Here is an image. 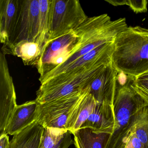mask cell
<instances>
[{
  "label": "cell",
  "instance_id": "cell-1",
  "mask_svg": "<svg viewBox=\"0 0 148 148\" xmlns=\"http://www.w3.org/2000/svg\"><path fill=\"white\" fill-rule=\"evenodd\" d=\"M112 62L118 72L136 77L148 71V29L128 27L114 41Z\"/></svg>",
  "mask_w": 148,
  "mask_h": 148
},
{
  "label": "cell",
  "instance_id": "cell-2",
  "mask_svg": "<svg viewBox=\"0 0 148 148\" xmlns=\"http://www.w3.org/2000/svg\"><path fill=\"white\" fill-rule=\"evenodd\" d=\"M127 27L125 18L112 21L107 14L88 17L75 30L79 38V49L65 63L46 74L40 79L41 82L57 76L73 61L99 46L113 42L118 34Z\"/></svg>",
  "mask_w": 148,
  "mask_h": 148
},
{
  "label": "cell",
  "instance_id": "cell-3",
  "mask_svg": "<svg viewBox=\"0 0 148 148\" xmlns=\"http://www.w3.org/2000/svg\"><path fill=\"white\" fill-rule=\"evenodd\" d=\"M134 77L125 75L120 80L118 74L114 102L115 125L106 148H122L125 138L142 116L148 104L131 86Z\"/></svg>",
  "mask_w": 148,
  "mask_h": 148
},
{
  "label": "cell",
  "instance_id": "cell-4",
  "mask_svg": "<svg viewBox=\"0 0 148 148\" xmlns=\"http://www.w3.org/2000/svg\"><path fill=\"white\" fill-rule=\"evenodd\" d=\"M40 9L38 0H18L16 19L8 41L1 51L12 54L14 47L21 41L37 42L39 34Z\"/></svg>",
  "mask_w": 148,
  "mask_h": 148
},
{
  "label": "cell",
  "instance_id": "cell-5",
  "mask_svg": "<svg viewBox=\"0 0 148 148\" xmlns=\"http://www.w3.org/2000/svg\"><path fill=\"white\" fill-rule=\"evenodd\" d=\"M87 18L78 0H51L50 30L46 42L75 31Z\"/></svg>",
  "mask_w": 148,
  "mask_h": 148
},
{
  "label": "cell",
  "instance_id": "cell-6",
  "mask_svg": "<svg viewBox=\"0 0 148 148\" xmlns=\"http://www.w3.org/2000/svg\"><path fill=\"white\" fill-rule=\"evenodd\" d=\"M79 47V38L75 31L46 42L36 66L39 79L65 63Z\"/></svg>",
  "mask_w": 148,
  "mask_h": 148
},
{
  "label": "cell",
  "instance_id": "cell-7",
  "mask_svg": "<svg viewBox=\"0 0 148 148\" xmlns=\"http://www.w3.org/2000/svg\"><path fill=\"white\" fill-rule=\"evenodd\" d=\"M89 86L81 91L43 103H39L36 122L44 128L65 129L69 117Z\"/></svg>",
  "mask_w": 148,
  "mask_h": 148
},
{
  "label": "cell",
  "instance_id": "cell-8",
  "mask_svg": "<svg viewBox=\"0 0 148 148\" xmlns=\"http://www.w3.org/2000/svg\"><path fill=\"white\" fill-rule=\"evenodd\" d=\"M6 54L0 53V134L5 133L10 119L17 107L12 78L9 73Z\"/></svg>",
  "mask_w": 148,
  "mask_h": 148
},
{
  "label": "cell",
  "instance_id": "cell-9",
  "mask_svg": "<svg viewBox=\"0 0 148 148\" xmlns=\"http://www.w3.org/2000/svg\"><path fill=\"white\" fill-rule=\"evenodd\" d=\"M107 65L86 71L64 84L53 88L42 91H38L35 100L39 103H43L83 90L90 85L98 73Z\"/></svg>",
  "mask_w": 148,
  "mask_h": 148
},
{
  "label": "cell",
  "instance_id": "cell-10",
  "mask_svg": "<svg viewBox=\"0 0 148 148\" xmlns=\"http://www.w3.org/2000/svg\"><path fill=\"white\" fill-rule=\"evenodd\" d=\"M118 72L112 62L105 66L90 85V94L98 103L114 106Z\"/></svg>",
  "mask_w": 148,
  "mask_h": 148
},
{
  "label": "cell",
  "instance_id": "cell-11",
  "mask_svg": "<svg viewBox=\"0 0 148 148\" xmlns=\"http://www.w3.org/2000/svg\"><path fill=\"white\" fill-rule=\"evenodd\" d=\"M38 106L36 100L17 106L4 133L14 136L36 122Z\"/></svg>",
  "mask_w": 148,
  "mask_h": 148
},
{
  "label": "cell",
  "instance_id": "cell-12",
  "mask_svg": "<svg viewBox=\"0 0 148 148\" xmlns=\"http://www.w3.org/2000/svg\"><path fill=\"white\" fill-rule=\"evenodd\" d=\"M115 125L114 106L107 104L97 103L92 113L81 128L88 127L98 133L112 134Z\"/></svg>",
  "mask_w": 148,
  "mask_h": 148
},
{
  "label": "cell",
  "instance_id": "cell-13",
  "mask_svg": "<svg viewBox=\"0 0 148 148\" xmlns=\"http://www.w3.org/2000/svg\"><path fill=\"white\" fill-rule=\"evenodd\" d=\"M90 88L71 113L66 124V130L71 134L81 128L92 113L97 102L90 92Z\"/></svg>",
  "mask_w": 148,
  "mask_h": 148
},
{
  "label": "cell",
  "instance_id": "cell-14",
  "mask_svg": "<svg viewBox=\"0 0 148 148\" xmlns=\"http://www.w3.org/2000/svg\"><path fill=\"white\" fill-rule=\"evenodd\" d=\"M44 128L37 122L13 136L8 148H40Z\"/></svg>",
  "mask_w": 148,
  "mask_h": 148
},
{
  "label": "cell",
  "instance_id": "cell-15",
  "mask_svg": "<svg viewBox=\"0 0 148 148\" xmlns=\"http://www.w3.org/2000/svg\"><path fill=\"white\" fill-rule=\"evenodd\" d=\"M18 5V0H0V41L3 45L8 42Z\"/></svg>",
  "mask_w": 148,
  "mask_h": 148
},
{
  "label": "cell",
  "instance_id": "cell-16",
  "mask_svg": "<svg viewBox=\"0 0 148 148\" xmlns=\"http://www.w3.org/2000/svg\"><path fill=\"white\" fill-rule=\"evenodd\" d=\"M73 134L76 148H106L111 135L95 132L88 127L80 128Z\"/></svg>",
  "mask_w": 148,
  "mask_h": 148
},
{
  "label": "cell",
  "instance_id": "cell-17",
  "mask_svg": "<svg viewBox=\"0 0 148 148\" xmlns=\"http://www.w3.org/2000/svg\"><path fill=\"white\" fill-rule=\"evenodd\" d=\"M42 47L35 41H23L14 47L13 55L22 59L25 65L36 66L40 58Z\"/></svg>",
  "mask_w": 148,
  "mask_h": 148
},
{
  "label": "cell",
  "instance_id": "cell-18",
  "mask_svg": "<svg viewBox=\"0 0 148 148\" xmlns=\"http://www.w3.org/2000/svg\"><path fill=\"white\" fill-rule=\"evenodd\" d=\"M40 9L39 34L37 42L43 47L48 38L50 27L51 0H38Z\"/></svg>",
  "mask_w": 148,
  "mask_h": 148
},
{
  "label": "cell",
  "instance_id": "cell-19",
  "mask_svg": "<svg viewBox=\"0 0 148 148\" xmlns=\"http://www.w3.org/2000/svg\"><path fill=\"white\" fill-rule=\"evenodd\" d=\"M68 130L47 127L44 129L40 148H51L63 138Z\"/></svg>",
  "mask_w": 148,
  "mask_h": 148
},
{
  "label": "cell",
  "instance_id": "cell-20",
  "mask_svg": "<svg viewBox=\"0 0 148 148\" xmlns=\"http://www.w3.org/2000/svg\"><path fill=\"white\" fill-rule=\"evenodd\" d=\"M136 136L148 148V106L144 108L142 116L134 127Z\"/></svg>",
  "mask_w": 148,
  "mask_h": 148
},
{
  "label": "cell",
  "instance_id": "cell-21",
  "mask_svg": "<svg viewBox=\"0 0 148 148\" xmlns=\"http://www.w3.org/2000/svg\"><path fill=\"white\" fill-rule=\"evenodd\" d=\"M131 86L148 105V71L134 77Z\"/></svg>",
  "mask_w": 148,
  "mask_h": 148
},
{
  "label": "cell",
  "instance_id": "cell-22",
  "mask_svg": "<svg viewBox=\"0 0 148 148\" xmlns=\"http://www.w3.org/2000/svg\"><path fill=\"white\" fill-rule=\"evenodd\" d=\"M134 127L125 138L122 148H148L136 136Z\"/></svg>",
  "mask_w": 148,
  "mask_h": 148
},
{
  "label": "cell",
  "instance_id": "cell-23",
  "mask_svg": "<svg viewBox=\"0 0 148 148\" xmlns=\"http://www.w3.org/2000/svg\"><path fill=\"white\" fill-rule=\"evenodd\" d=\"M147 3L146 0L135 1V0H127L126 5L136 13L146 12L147 11Z\"/></svg>",
  "mask_w": 148,
  "mask_h": 148
},
{
  "label": "cell",
  "instance_id": "cell-24",
  "mask_svg": "<svg viewBox=\"0 0 148 148\" xmlns=\"http://www.w3.org/2000/svg\"><path fill=\"white\" fill-rule=\"evenodd\" d=\"M71 134V133L70 132V131L68 130L60 141L51 148H69L70 145L74 143V141L72 138Z\"/></svg>",
  "mask_w": 148,
  "mask_h": 148
},
{
  "label": "cell",
  "instance_id": "cell-25",
  "mask_svg": "<svg viewBox=\"0 0 148 148\" xmlns=\"http://www.w3.org/2000/svg\"><path fill=\"white\" fill-rule=\"evenodd\" d=\"M10 141L8 134L4 133L0 136V148H8Z\"/></svg>",
  "mask_w": 148,
  "mask_h": 148
},
{
  "label": "cell",
  "instance_id": "cell-26",
  "mask_svg": "<svg viewBox=\"0 0 148 148\" xmlns=\"http://www.w3.org/2000/svg\"><path fill=\"white\" fill-rule=\"evenodd\" d=\"M127 1V0H116V1L106 0V1L110 3L111 5H113V6H118L126 5Z\"/></svg>",
  "mask_w": 148,
  "mask_h": 148
}]
</instances>
